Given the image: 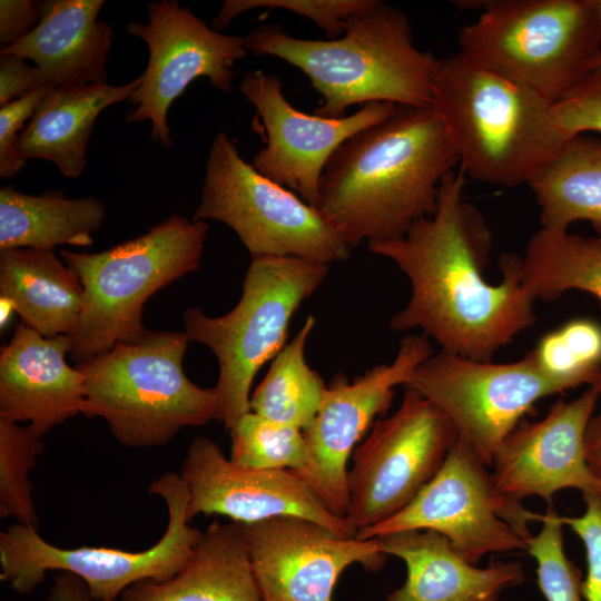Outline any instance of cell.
<instances>
[{
  "instance_id": "12",
  "label": "cell",
  "mask_w": 601,
  "mask_h": 601,
  "mask_svg": "<svg viewBox=\"0 0 601 601\" xmlns=\"http://www.w3.org/2000/svg\"><path fill=\"white\" fill-rule=\"evenodd\" d=\"M400 407L377 420L352 454L345 520L352 532L402 511L435 476L457 435L446 416L410 386Z\"/></svg>"
},
{
  "instance_id": "21",
  "label": "cell",
  "mask_w": 601,
  "mask_h": 601,
  "mask_svg": "<svg viewBox=\"0 0 601 601\" xmlns=\"http://www.w3.org/2000/svg\"><path fill=\"white\" fill-rule=\"evenodd\" d=\"M104 0L37 1L38 24L0 53L30 60L42 82L58 86L108 83L106 65L114 29L99 20Z\"/></svg>"
},
{
  "instance_id": "29",
  "label": "cell",
  "mask_w": 601,
  "mask_h": 601,
  "mask_svg": "<svg viewBox=\"0 0 601 601\" xmlns=\"http://www.w3.org/2000/svg\"><path fill=\"white\" fill-rule=\"evenodd\" d=\"M315 322L308 315L292 341L272 359L264 380L250 395L252 412L302 431L311 425L326 390L305 357Z\"/></svg>"
},
{
  "instance_id": "8",
  "label": "cell",
  "mask_w": 601,
  "mask_h": 601,
  "mask_svg": "<svg viewBox=\"0 0 601 601\" xmlns=\"http://www.w3.org/2000/svg\"><path fill=\"white\" fill-rule=\"evenodd\" d=\"M329 265L297 257L253 256L236 306L221 316L199 307L184 313L189 341L218 362L216 421L229 431L250 412L252 384L286 345L294 314L324 283Z\"/></svg>"
},
{
  "instance_id": "30",
  "label": "cell",
  "mask_w": 601,
  "mask_h": 601,
  "mask_svg": "<svg viewBox=\"0 0 601 601\" xmlns=\"http://www.w3.org/2000/svg\"><path fill=\"white\" fill-rule=\"evenodd\" d=\"M560 391L601 386V324L574 318L541 337L528 353Z\"/></svg>"
},
{
  "instance_id": "23",
  "label": "cell",
  "mask_w": 601,
  "mask_h": 601,
  "mask_svg": "<svg viewBox=\"0 0 601 601\" xmlns=\"http://www.w3.org/2000/svg\"><path fill=\"white\" fill-rule=\"evenodd\" d=\"M118 601H264L238 523L213 522L186 564L164 581L142 580Z\"/></svg>"
},
{
  "instance_id": "33",
  "label": "cell",
  "mask_w": 601,
  "mask_h": 601,
  "mask_svg": "<svg viewBox=\"0 0 601 601\" xmlns=\"http://www.w3.org/2000/svg\"><path fill=\"white\" fill-rule=\"evenodd\" d=\"M540 522L541 530L526 542V552L538 564L540 591L546 601H582V574L565 554L561 515L550 506Z\"/></svg>"
},
{
  "instance_id": "18",
  "label": "cell",
  "mask_w": 601,
  "mask_h": 601,
  "mask_svg": "<svg viewBox=\"0 0 601 601\" xmlns=\"http://www.w3.org/2000/svg\"><path fill=\"white\" fill-rule=\"evenodd\" d=\"M179 475L189 491V522L200 514L227 516L235 523L295 515L354 535L346 520L333 514L296 473L238 465L208 437L190 443Z\"/></svg>"
},
{
  "instance_id": "5",
  "label": "cell",
  "mask_w": 601,
  "mask_h": 601,
  "mask_svg": "<svg viewBox=\"0 0 601 601\" xmlns=\"http://www.w3.org/2000/svg\"><path fill=\"white\" fill-rule=\"evenodd\" d=\"M188 342L185 332L149 331L78 364L83 415L104 418L128 447L165 445L181 428L216 420L215 387L196 385L184 371Z\"/></svg>"
},
{
  "instance_id": "9",
  "label": "cell",
  "mask_w": 601,
  "mask_h": 601,
  "mask_svg": "<svg viewBox=\"0 0 601 601\" xmlns=\"http://www.w3.org/2000/svg\"><path fill=\"white\" fill-rule=\"evenodd\" d=\"M148 492L166 503L168 524L150 548L132 552L105 546L65 549L45 540L35 526L14 523L0 533V577L21 595L31 593L48 571L80 578L99 601H118L142 580L164 581L189 560L203 532L189 525V491L179 473L166 472Z\"/></svg>"
},
{
  "instance_id": "37",
  "label": "cell",
  "mask_w": 601,
  "mask_h": 601,
  "mask_svg": "<svg viewBox=\"0 0 601 601\" xmlns=\"http://www.w3.org/2000/svg\"><path fill=\"white\" fill-rule=\"evenodd\" d=\"M583 501L585 509L581 515H561V521L580 538L585 550L587 575L581 582L582 599L601 601V495L583 494Z\"/></svg>"
},
{
  "instance_id": "24",
  "label": "cell",
  "mask_w": 601,
  "mask_h": 601,
  "mask_svg": "<svg viewBox=\"0 0 601 601\" xmlns=\"http://www.w3.org/2000/svg\"><path fill=\"white\" fill-rule=\"evenodd\" d=\"M141 76L125 85L58 86L38 106L22 130L17 150L22 159H43L62 176L79 177L87 167V147L99 114L129 100Z\"/></svg>"
},
{
  "instance_id": "4",
  "label": "cell",
  "mask_w": 601,
  "mask_h": 601,
  "mask_svg": "<svg viewBox=\"0 0 601 601\" xmlns=\"http://www.w3.org/2000/svg\"><path fill=\"white\" fill-rule=\"evenodd\" d=\"M431 107L460 169L489 185H528L569 140L552 121L551 101L460 52L439 59Z\"/></svg>"
},
{
  "instance_id": "6",
  "label": "cell",
  "mask_w": 601,
  "mask_h": 601,
  "mask_svg": "<svg viewBox=\"0 0 601 601\" xmlns=\"http://www.w3.org/2000/svg\"><path fill=\"white\" fill-rule=\"evenodd\" d=\"M207 221L171 215L147 233L99 253L61 249L77 275L82 307L68 335L70 357L78 364L118 343L141 339L149 331L142 309L151 295L198 269Z\"/></svg>"
},
{
  "instance_id": "16",
  "label": "cell",
  "mask_w": 601,
  "mask_h": 601,
  "mask_svg": "<svg viewBox=\"0 0 601 601\" xmlns=\"http://www.w3.org/2000/svg\"><path fill=\"white\" fill-rule=\"evenodd\" d=\"M238 90L256 109L266 132L265 146L254 156L253 167L314 207L333 154L352 136L391 117L397 108L372 102L342 118L309 115L286 99L277 75L262 70L246 72Z\"/></svg>"
},
{
  "instance_id": "20",
  "label": "cell",
  "mask_w": 601,
  "mask_h": 601,
  "mask_svg": "<svg viewBox=\"0 0 601 601\" xmlns=\"http://www.w3.org/2000/svg\"><path fill=\"white\" fill-rule=\"evenodd\" d=\"M68 335L46 337L19 324L0 351V420L28 426L42 437L82 414L83 375L67 361Z\"/></svg>"
},
{
  "instance_id": "2",
  "label": "cell",
  "mask_w": 601,
  "mask_h": 601,
  "mask_svg": "<svg viewBox=\"0 0 601 601\" xmlns=\"http://www.w3.org/2000/svg\"><path fill=\"white\" fill-rule=\"evenodd\" d=\"M457 164L431 106H397L333 154L316 208L351 248L398 239L435 211L441 184Z\"/></svg>"
},
{
  "instance_id": "14",
  "label": "cell",
  "mask_w": 601,
  "mask_h": 601,
  "mask_svg": "<svg viewBox=\"0 0 601 601\" xmlns=\"http://www.w3.org/2000/svg\"><path fill=\"white\" fill-rule=\"evenodd\" d=\"M146 23L131 21L127 33L145 41L149 50L142 80L129 98L136 107L126 120L151 122V139L170 148L167 115L173 102L197 78L223 92H230L235 63L245 58L244 38L209 27L176 0L147 4Z\"/></svg>"
},
{
  "instance_id": "27",
  "label": "cell",
  "mask_w": 601,
  "mask_h": 601,
  "mask_svg": "<svg viewBox=\"0 0 601 601\" xmlns=\"http://www.w3.org/2000/svg\"><path fill=\"white\" fill-rule=\"evenodd\" d=\"M528 186L540 209L541 228L566 231L572 223L585 220L601 237V140L572 137Z\"/></svg>"
},
{
  "instance_id": "22",
  "label": "cell",
  "mask_w": 601,
  "mask_h": 601,
  "mask_svg": "<svg viewBox=\"0 0 601 601\" xmlns=\"http://www.w3.org/2000/svg\"><path fill=\"white\" fill-rule=\"evenodd\" d=\"M378 540L384 553L406 568L405 581L385 601H496L505 589L525 580L520 562L479 568L434 531H403Z\"/></svg>"
},
{
  "instance_id": "35",
  "label": "cell",
  "mask_w": 601,
  "mask_h": 601,
  "mask_svg": "<svg viewBox=\"0 0 601 601\" xmlns=\"http://www.w3.org/2000/svg\"><path fill=\"white\" fill-rule=\"evenodd\" d=\"M551 117L554 126L569 139L585 131L601 132V69L592 70L552 104Z\"/></svg>"
},
{
  "instance_id": "10",
  "label": "cell",
  "mask_w": 601,
  "mask_h": 601,
  "mask_svg": "<svg viewBox=\"0 0 601 601\" xmlns=\"http://www.w3.org/2000/svg\"><path fill=\"white\" fill-rule=\"evenodd\" d=\"M191 219L227 225L252 257H297L331 265L351 255V247L316 207L246 162L225 131L210 146L200 203Z\"/></svg>"
},
{
  "instance_id": "3",
  "label": "cell",
  "mask_w": 601,
  "mask_h": 601,
  "mask_svg": "<svg viewBox=\"0 0 601 601\" xmlns=\"http://www.w3.org/2000/svg\"><path fill=\"white\" fill-rule=\"evenodd\" d=\"M244 41L253 55L302 70L322 97L314 111L321 117L342 118L349 107L372 102L432 105L439 59L414 46L407 16L382 1L352 17L335 39L295 38L279 26L260 24Z\"/></svg>"
},
{
  "instance_id": "17",
  "label": "cell",
  "mask_w": 601,
  "mask_h": 601,
  "mask_svg": "<svg viewBox=\"0 0 601 601\" xmlns=\"http://www.w3.org/2000/svg\"><path fill=\"white\" fill-rule=\"evenodd\" d=\"M238 524L264 601H332L349 565L378 570L386 556L378 539L342 535L302 516Z\"/></svg>"
},
{
  "instance_id": "28",
  "label": "cell",
  "mask_w": 601,
  "mask_h": 601,
  "mask_svg": "<svg viewBox=\"0 0 601 601\" xmlns=\"http://www.w3.org/2000/svg\"><path fill=\"white\" fill-rule=\"evenodd\" d=\"M521 279L535 299L554 300L577 289L601 305V237L540 228L521 256Z\"/></svg>"
},
{
  "instance_id": "7",
  "label": "cell",
  "mask_w": 601,
  "mask_h": 601,
  "mask_svg": "<svg viewBox=\"0 0 601 601\" xmlns=\"http://www.w3.org/2000/svg\"><path fill=\"white\" fill-rule=\"evenodd\" d=\"M459 31L460 53L556 102L594 68L601 31L590 0H489Z\"/></svg>"
},
{
  "instance_id": "32",
  "label": "cell",
  "mask_w": 601,
  "mask_h": 601,
  "mask_svg": "<svg viewBox=\"0 0 601 601\" xmlns=\"http://www.w3.org/2000/svg\"><path fill=\"white\" fill-rule=\"evenodd\" d=\"M41 437L19 423L0 420V518L37 528L31 471L43 452Z\"/></svg>"
},
{
  "instance_id": "19",
  "label": "cell",
  "mask_w": 601,
  "mask_h": 601,
  "mask_svg": "<svg viewBox=\"0 0 601 601\" xmlns=\"http://www.w3.org/2000/svg\"><path fill=\"white\" fill-rule=\"evenodd\" d=\"M600 396L601 386H589L571 401H556L542 420L520 423L493 459L497 490L512 500L539 496L548 503L568 489L600 494L584 452L587 425Z\"/></svg>"
},
{
  "instance_id": "26",
  "label": "cell",
  "mask_w": 601,
  "mask_h": 601,
  "mask_svg": "<svg viewBox=\"0 0 601 601\" xmlns=\"http://www.w3.org/2000/svg\"><path fill=\"white\" fill-rule=\"evenodd\" d=\"M105 204L95 197L68 198L60 191L39 196L11 186L0 189V250L61 245L90 246L106 218Z\"/></svg>"
},
{
  "instance_id": "39",
  "label": "cell",
  "mask_w": 601,
  "mask_h": 601,
  "mask_svg": "<svg viewBox=\"0 0 601 601\" xmlns=\"http://www.w3.org/2000/svg\"><path fill=\"white\" fill-rule=\"evenodd\" d=\"M37 1H0V46L11 47L27 37L38 24Z\"/></svg>"
},
{
  "instance_id": "42",
  "label": "cell",
  "mask_w": 601,
  "mask_h": 601,
  "mask_svg": "<svg viewBox=\"0 0 601 601\" xmlns=\"http://www.w3.org/2000/svg\"><path fill=\"white\" fill-rule=\"evenodd\" d=\"M601 31V0H590Z\"/></svg>"
},
{
  "instance_id": "25",
  "label": "cell",
  "mask_w": 601,
  "mask_h": 601,
  "mask_svg": "<svg viewBox=\"0 0 601 601\" xmlns=\"http://www.w3.org/2000/svg\"><path fill=\"white\" fill-rule=\"evenodd\" d=\"M83 289L53 250H0L1 304L46 337L69 335L79 318Z\"/></svg>"
},
{
  "instance_id": "40",
  "label": "cell",
  "mask_w": 601,
  "mask_h": 601,
  "mask_svg": "<svg viewBox=\"0 0 601 601\" xmlns=\"http://www.w3.org/2000/svg\"><path fill=\"white\" fill-rule=\"evenodd\" d=\"M46 601H99L95 599L86 583L78 577L66 571L53 574L52 584Z\"/></svg>"
},
{
  "instance_id": "13",
  "label": "cell",
  "mask_w": 601,
  "mask_h": 601,
  "mask_svg": "<svg viewBox=\"0 0 601 601\" xmlns=\"http://www.w3.org/2000/svg\"><path fill=\"white\" fill-rule=\"evenodd\" d=\"M404 386L430 400L486 466H492L504 440L538 401L562 393L529 354L493 363L443 349L420 364Z\"/></svg>"
},
{
  "instance_id": "15",
  "label": "cell",
  "mask_w": 601,
  "mask_h": 601,
  "mask_svg": "<svg viewBox=\"0 0 601 601\" xmlns=\"http://www.w3.org/2000/svg\"><path fill=\"white\" fill-rule=\"evenodd\" d=\"M433 354L427 336L402 338L391 363L367 370L352 382L342 373L326 386L321 407L303 431L307 462L296 474L325 506L345 519L348 506V460L374 420L391 407L395 387L406 385L420 364Z\"/></svg>"
},
{
  "instance_id": "43",
  "label": "cell",
  "mask_w": 601,
  "mask_h": 601,
  "mask_svg": "<svg viewBox=\"0 0 601 601\" xmlns=\"http://www.w3.org/2000/svg\"><path fill=\"white\" fill-rule=\"evenodd\" d=\"M594 69H601V53L599 55L598 59L595 60L593 70Z\"/></svg>"
},
{
  "instance_id": "11",
  "label": "cell",
  "mask_w": 601,
  "mask_h": 601,
  "mask_svg": "<svg viewBox=\"0 0 601 601\" xmlns=\"http://www.w3.org/2000/svg\"><path fill=\"white\" fill-rule=\"evenodd\" d=\"M487 467L457 439L435 476L402 511L355 536L430 530L444 535L475 565L491 553L526 551L529 523L540 522L542 514L504 496Z\"/></svg>"
},
{
  "instance_id": "38",
  "label": "cell",
  "mask_w": 601,
  "mask_h": 601,
  "mask_svg": "<svg viewBox=\"0 0 601 601\" xmlns=\"http://www.w3.org/2000/svg\"><path fill=\"white\" fill-rule=\"evenodd\" d=\"M39 71L24 59L0 53V107L43 85Z\"/></svg>"
},
{
  "instance_id": "34",
  "label": "cell",
  "mask_w": 601,
  "mask_h": 601,
  "mask_svg": "<svg viewBox=\"0 0 601 601\" xmlns=\"http://www.w3.org/2000/svg\"><path fill=\"white\" fill-rule=\"evenodd\" d=\"M375 0H226L211 21L215 30L226 28L237 16L257 8L280 9L312 20L328 39L338 38L348 20Z\"/></svg>"
},
{
  "instance_id": "31",
  "label": "cell",
  "mask_w": 601,
  "mask_h": 601,
  "mask_svg": "<svg viewBox=\"0 0 601 601\" xmlns=\"http://www.w3.org/2000/svg\"><path fill=\"white\" fill-rule=\"evenodd\" d=\"M230 460L242 466L288 470L294 473L307 462L302 430L266 418L254 412L243 415L228 431Z\"/></svg>"
},
{
  "instance_id": "1",
  "label": "cell",
  "mask_w": 601,
  "mask_h": 601,
  "mask_svg": "<svg viewBox=\"0 0 601 601\" xmlns=\"http://www.w3.org/2000/svg\"><path fill=\"white\" fill-rule=\"evenodd\" d=\"M465 178L461 169L449 173L432 215L402 238L368 243L367 249L392 260L411 284L408 302L390 321L392 329H421L443 351L490 362L535 323L536 299L522 284L521 256L503 254L502 280L485 279L492 234L464 198Z\"/></svg>"
},
{
  "instance_id": "41",
  "label": "cell",
  "mask_w": 601,
  "mask_h": 601,
  "mask_svg": "<svg viewBox=\"0 0 601 601\" xmlns=\"http://www.w3.org/2000/svg\"><path fill=\"white\" fill-rule=\"evenodd\" d=\"M584 452L588 466L601 494V410L590 418L584 435Z\"/></svg>"
},
{
  "instance_id": "36",
  "label": "cell",
  "mask_w": 601,
  "mask_h": 601,
  "mask_svg": "<svg viewBox=\"0 0 601 601\" xmlns=\"http://www.w3.org/2000/svg\"><path fill=\"white\" fill-rule=\"evenodd\" d=\"M55 88L43 83L28 95L0 108V176L11 178L26 165L17 150L19 137L38 106Z\"/></svg>"
}]
</instances>
